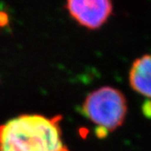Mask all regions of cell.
I'll list each match as a JSON object with an SVG mask.
<instances>
[{"label": "cell", "instance_id": "1", "mask_svg": "<svg viewBox=\"0 0 151 151\" xmlns=\"http://www.w3.org/2000/svg\"><path fill=\"white\" fill-rule=\"evenodd\" d=\"M60 116L23 115L0 126V151H69L61 138Z\"/></svg>", "mask_w": 151, "mask_h": 151}, {"label": "cell", "instance_id": "2", "mask_svg": "<svg viewBox=\"0 0 151 151\" xmlns=\"http://www.w3.org/2000/svg\"><path fill=\"white\" fill-rule=\"evenodd\" d=\"M127 110L124 95L111 87H103L90 93L82 106L86 117L96 126V134L100 138L123 124Z\"/></svg>", "mask_w": 151, "mask_h": 151}, {"label": "cell", "instance_id": "3", "mask_svg": "<svg viewBox=\"0 0 151 151\" xmlns=\"http://www.w3.org/2000/svg\"><path fill=\"white\" fill-rule=\"evenodd\" d=\"M70 16L81 26L96 29L103 26L110 17L112 0H67Z\"/></svg>", "mask_w": 151, "mask_h": 151}, {"label": "cell", "instance_id": "4", "mask_svg": "<svg viewBox=\"0 0 151 151\" xmlns=\"http://www.w3.org/2000/svg\"><path fill=\"white\" fill-rule=\"evenodd\" d=\"M129 83L136 92L151 98V54L135 60L129 72Z\"/></svg>", "mask_w": 151, "mask_h": 151}]
</instances>
